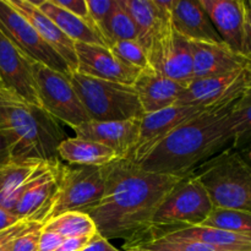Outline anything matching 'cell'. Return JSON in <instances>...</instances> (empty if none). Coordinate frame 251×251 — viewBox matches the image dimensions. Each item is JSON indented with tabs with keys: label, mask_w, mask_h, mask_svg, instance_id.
<instances>
[{
	"label": "cell",
	"mask_w": 251,
	"mask_h": 251,
	"mask_svg": "<svg viewBox=\"0 0 251 251\" xmlns=\"http://www.w3.org/2000/svg\"><path fill=\"white\" fill-rule=\"evenodd\" d=\"M184 176L150 173L126 159L105 166V188L88 213L104 239H135L150 226L167 194Z\"/></svg>",
	"instance_id": "cell-1"
},
{
	"label": "cell",
	"mask_w": 251,
	"mask_h": 251,
	"mask_svg": "<svg viewBox=\"0 0 251 251\" xmlns=\"http://www.w3.org/2000/svg\"><path fill=\"white\" fill-rule=\"evenodd\" d=\"M234 103L206 110L181 124L136 166L150 173L176 176L190 174L228 145L232 147L234 135L230 114Z\"/></svg>",
	"instance_id": "cell-2"
},
{
	"label": "cell",
	"mask_w": 251,
	"mask_h": 251,
	"mask_svg": "<svg viewBox=\"0 0 251 251\" xmlns=\"http://www.w3.org/2000/svg\"><path fill=\"white\" fill-rule=\"evenodd\" d=\"M0 129L10 142L12 163L58 162L59 145L66 139L58 120L38 105L29 104L0 81Z\"/></svg>",
	"instance_id": "cell-3"
},
{
	"label": "cell",
	"mask_w": 251,
	"mask_h": 251,
	"mask_svg": "<svg viewBox=\"0 0 251 251\" xmlns=\"http://www.w3.org/2000/svg\"><path fill=\"white\" fill-rule=\"evenodd\" d=\"M212 210L205 188L191 172L167 194L147 229L135 239L125 242L123 248L127 251L179 229L201 226Z\"/></svg>",
	"instance_id": "cell-4"
},
{
	"label": "cell",
	"mask_w": 251,
	"mask_h": 251,
	"mask_svg": "<svg viewBox=\"0 0 251 251\" xmlns=\"http://www.w3.org/2000/svg\"><path fill=\"white\" fill-rule=\"evenodd\" d=\"M213 207L251 212V171L233 147L223 150L193 171Z\"/></svg>",
	"instance_id": "cell-5"
},
{
	"label": "cell",
	"mask_w": 251,
	"mask_h": 251,
	"mask_svg": "<svg viewBox=\"0 0 251 251\" xmlns=\"http://www.w3.org/2000/svg\"><path fill=\"white\" fill-rule=\"evenodd\" d=\"M69 78L90 120H141L145 115L136 91L132 86L91 77L77 71H74Z\"/></svg>",
	"instance_id": "cell-6"
},
{
	"label": "cell",
	"mask_w": 251,
	"mask_h": 251,
	"mask_svg": "<svg viewBox=\"0 0 251 251\" xmlns=\"http://www.w3.org/2000/svg\"><path fill=\"white\" fill-rule=\"evenodd\" d=\"M105 188V166H65L50 218L65 212L88 213L100 203Z\"/></svg>",
	"instance_id": "cell-7"
},
{
	"label": "cell",
	"mask_w": 251,
	"mask_h": 251,
	"mask_svg": "<svg viewBox=\"0 0 251 251\" xmlns=\"http://www.w3.org/2000/svg\"><path fill=\"white\" fill-rule=\"evenodd\" d=\"M32 69L43 109L73 130L90 120L69 76L36 61Z\"/></svg>",
	"instance_id": "cell-8"
},
{
	"label": "cell",
	"mask_w": 251,
	"mask_h": 251,
	"mask_svg": "<svg viewBox=\"0 0 251 251\" xmlns=\"http://www.w3.org/2000/svg\"><path fill=\"white\" fill-rule=\"evenodd\" d=\"M64 167L65 164L60 161L39 163L27 181L12 213L20 220L44 225L58 199Z\"/></svg>",
	"instance_id": "cell-9"
},
{
	"label": "cell",
	"mask_w": 251,
	"mask_h": 251,
	"mask_svg": "<svg viewBox=\"0 0 251 251\" xmlns=\"http://www.w3.org/2000/svg\"><path fill=\"white\" fill-rule=\"evenodd\" d=\"M0 29L33 61L43 64L65 76L73 74L65 60L43 41L33 26L12 9L6 0H0Z\"/></svg>",
	"instance_id": "cell-10"
},
{
	"label": "cell",
	"mask_w": 251,
	"mask_h": 251,
	"mask_svg": "<svg viewBox=\"0 0 251 251\" xmlns=\"http://www.w3.org/2000/svg\"><path fill=\"white\" fill-rule=\"evenodd\" d=\"M248 87V69L217 77L194 78L184 87L176 105L216 109L234 103Z\"/></svg>",
	"instance_id": "cell-11"
},
{
	"label": "cell",
	"mask_w": 251,
	"mask_h": 251,
	"mask_svg": "<svg viewBox=\"0 0 251 251\" xmlns=\"http://www.w3.org/2000/svg\"><path fill=\"white\" fill-rule=\"evenodd\" d=\"M207 109L188 105H173L159 112L145 114L140 123V132L126 161L137 164L163 141L171 132L184 123L198 117ZM210 110V109H208Z\"/></svg>",
	"instance_id": "cell-12"
},
{
	"label": "cell",
	"mask_w": 251,
	"mask_h": 251,
	"mask_svg": "<svg viewBox=\"0 0 251 251\" xmlns=\"http://www.w3.org/2000/svg\"><path fill=\"white\" fill-rule=\"evenodd\" d=\"M33 63L0 29V81L25 102L42 107L32 69Z\"/></svg>",
	"instance_id": "cell-13"
},
{
	"label": "cell",
	"mask_w": 251,
	"mask_h": 251,
	"mask_svg": "<svg viewBox=\"0 0 251 251\" xmlns=\"http://www.w3.org/2000/svg\"><path fill=\"white\" fill-rule=\"evenodd\" d=\"M151 66L157 73L186 86L194 80V60L190 41L174 29L173 22L162 33Z\"/></svg>",
	"instance_id": "cell-14"
},
{
	"label": "cell",
	"mask_w": 251,
	"mask_h": 251,
	"mask_svg": "<svg viewBox=\"0 0 251 251\" xmlns=\"http://www.w3.org/2000/svg\"><path fill=\"white\" fill-rule=\"evenodd\" d=\"M77 69L76 71L91 77L134 86L141 74L139 69L125 65L108 47L98 44L75 43Z\"/></svg>",
	"instance_id": "cell-15"
},
{
	"label": "cell",
	"mask_w": 251,
	"mask_h": 251,
	"mask_svg": "<svg viewBox=\"0 0 251 251\" xmlns=\"http://www.w3.org/2000/svg\"><path fill=\"white\" fill-rule=\"evenodd\" d=\"M141 120L95 122L88 120L75 127L76 137L98 142L115 152L119 159H126L139 137Z\"/></svg>",
	"instance_id": "cell-16"
},
{
	"label": "cell",
	"mask_w": 251,
	"mask_h": 251,
	"mask_svg": "<svg viewBox=\"0 0 251 251\" xmlns=\"http://www.w3.org/2000/svg\"><path fill=\"white\" fill-rule=\"evenodd\" d=\"M194 60V78L217 77L234 71L244 70L250 61L242 54L230 49L223 42H191Z\"/></svg>",
	"instance_id": "cell-17"
},
{
	"label": "cell",
	"mask_w": 251,
	"mask_h": 251,
	"mask_svg": "<svg viewBox=\"0 0 251 251\" xmlns=\"http://www.w3.org/2000/svg\"><path fill=\"white\" fill-rule=\"evenodd\" d=\"M223 43L243 55L244 0H199Z\"/></svg>",
	"instance_id": "cell-18"
},
{
	"label": "cell",
	"mask_w": 251,
	"mask_h": 251,
	"mask_svg": "<svg viewBox=\"0 0 251 251\" xmlns=\"http://www.w3.org/2000/svg\"><path fill=\"white\" fill-rule=\"evenodd\" d=\"M10 6L16 10L24 19L33 26L37 33L65 60L70 70L77 69V56L75 42L69 38L47 15H44L32 0H6Z\"/></svg>",
	"instance_id": "cell-19"
},
{
	"label": "cell",
	"mask_w": 251,
	"mask_h": 251,
	"mask_svg": "<svg viewBox=\"0 0 251 251\" xmlns=\"http://www.w3.org/2000/svg\"><path fill=\"white\" fill-rule=\"evenodd\" d=\"M132 87L136 91L145 114H151L176 105L185 86L171 80L163 74L146 70L141 71Z\"/></svg>",
	"instance_id": "cell-20"
},
{
	"label": "cell",
	"mask_w": 251,
	"mask_h": 251,
	"mask_svg": "<svg viewBox=\"0 0 251 251\" xmlns=\"http://www.w3.org/2000/svg\"><path fill=\"white\" fill-rule=\"evenodd\" d=\"M174 29L191 42H223L199 0H173Z\"/></svg>",
	"instance_id": "cell-21"
},
{
	"label": "cell",
	"mask_w": 251,
	"mask_h": 251,
	"mask_svg": "<svg viewBox=\"0 0 251 251\" xmlns=\"http://www.w3.org/2000/svg\"><path fill=\"white\" fill-rule=\"evenodd\" d=\"M32 1L75 43L98 44V46L107 47L103 37L85 20L56 6L51 0H39V1L32 0Z\"/></svg>",
	"instance_id": "cell-22"
},
{
	"label": "cell",
	"mask_w": 251,
	"mask_h": 251,
	"mask_svg": "<svg viewBox=\"0 0 251 251\" xmlns=\"http://www.w3.org/2000/svg\"><path fill=\"white\" fill-rule=\"evenodd\" d=\"M59 158L70 166H107L119 157L107 146L81 137H66L58 149Z\"/></svg>",
	"instance_id": "cell-23"
},
{
	"label": "cell",
	"mask_w": 251,
	"mask_h": 251,
	"mask_svg": "<svg viewBox=\"0 0 251 251\" xmlns=\"http://www.w3.org/2000/svg\"><path fill=\"white\" fill-rule=\"evenodd\" d=\"M164 237L203 243L221 251H251V234H239L205 226L184 228Z\"/></svg>",
	"instance_id": "cell-24"
},
{
	"label": "cell",
	"mask_w": 251,
	"mask_h": 251,
	"mask_svg": "<svg viewBox=\"0 0 251 251\" xmlns=\"http://www.w3.org/2000/svg\"><path fill=\"white\" fill-rule=\"evenodd\" d=\"M42 163V162H41ZM39 163H9L0 169V208L14 212L19 199Z\"/></svg>",
	"instance_id": "cell-25"
},
{
	"label": "cell",
	"mask_w": 251,
	"mask_h": 251,
	"mask_svg": "<svg viewBox=\"0 0 251 251\" xmlns=\"http://www.w3.org/2000/svg\"><path fill=\"white\" fill-rule=\"evenodd\" d=\"M43 229L56 233L63 238L93 237L97 228L92 218L86 213L65 212L50 218L43 225Z\"/></svg>",
	"instance_id": "cell-26"
},
{
	"label": "cell",
	"mask_w": 251,
	"mask_h": 251,
	"mask_svg": "<svg viewBox=\"0 0 251 251\" xmlns=\"http://www.w3.org/2000/svg\"><path fill=\"white\" fill-rule=\"evenodd\" d=\"M201 226L239 234H251V212L213 207Z\"/></svg>",
	"instance_id": "cell-27"
},
{
	"label": "cell",
	"mask_w": 251,
	"mask_h": 251,
	"mask_svg": "<svg viewBox=\"0 0 251 251\" xmlns=\"http://www.w3.org/2000/svg\"><path fill=\"white\" fill-rule=\"evenodd\" d=\"M233 149H239L251 142V87L245 88L232 108Z\"/></svg>",
	"instance_id": "cell-28"
},
{
	"label": "cell",
	"mask_w": 251,
	"mask_h": 251,
	"mask_svg": "<svg viewBox=\"0 0 251 251\" xmlns=\"http://www.w3.org/2000/svg\"><path fill=\"white\" fill-rule=\"evenodd\" d=\"M105 43L114 41H135L137 42V28L131 16L120 5L119 0H115L114 9L107 20L104 31Z\"/></svg>",
	"instance_id": "cell-29"
},
{
	"label": "cell",
	"mask_w": 251,
	"mask_h": 251,
	"mask_svg": "<svg viewBox=\"0 0 251 251\" xmlns=\"http://www.w3.org/2000/svg\"><path fill=\"white\" fill-rule=\"evenodd\" d=\"M108 48L120 61L127 66L141 71L153 70L146 50L135 41H114L108 44Z\"/></svg>",
	"instance_id": "cell-30"
},
{
	"label": "cell",
	"mask_w": 251,
	"mask_h": 251,
	"mask_svg": "<svg viewBox=\"0 0 251 251\" xmlns=\"http://www.w3.org/2000/svg\"><path fill=\"white\" fill-rule=\"evenodd\" d=\"M136 248L146 251H221L216 248L210 247V245L203 244V243L168 237H161L150 240V242L144 243Z\"/></svg>",
	"instance_id": "cell-31"
},
{
	"label": "cell",
	"mask_w": 251,
	"mask_h": 251,
	"mask_svg": "<svg viewBox=\"0 0 251 251\" xmlns=\"http://www.w3.org/2000/svg\"><path fill=\"white\" fill-rule=\"evenodd\" d=\"M86 2L90 14V24L104 39L105 25L110 12L114 9L115 0H86Z\"/></svg>",
	"instance_id": "cell-32"
},
{
	"label": "cell",
	"mask_w": 251,
	"mask_h": 251,
	"mask_svg": "<svg viewBox=\"0 0 251 251\" xmlns=\"http://www.w3.org/2000/svg\"><path fill=\"white\" fill-rule=\"evenodd\" d=\"M36 223L38 222H32V221L21 220L14 226L9 227L7 229H4L0 232V251H12V247H14V242L16 240L17 237L33 227Z\"/></svg>",
	"instance_id": "cell-33"
},
{
	"label": "cell",
	"mask_w": 251,
	"mask_h": 251,
	"mask_svg": "<svg viewBox=\"0 0 251 251\" xmlns=\"http://www.w3.org/2000/svg\"><path fill=\"white\" fill-rule=\"evenodd\" d=\"M43 223H36L33 227L22 233L14 242L12 251H37Z\"/></svg>",
	"instance_id": "cell-34"
},
{
	"label": "cell",
	"mask_w": 251,
	"mask_h": 251,
	"mask_svg": "<svg viewBox=\"0 0 251 251\" xmlns=\"http://www.w3.org/2000/svg\"><path fill=\"white\" fill-rule=\"evenodd\" d=\"M56 6L76 15L80 19L85 20L90 24V14H88V7L86 0H51ZM91 25V24H90ZM92 26V25H91Z\"/></svg>",
	"instance_id": "cell-35"
},
{
	"label": "cell",
	"mask_w": 251,
	"mask_h": 251,
	"mask_svg": "<svg viewBox=\"0 0 251 251\" xmlns=\"http://www.w3.org/2000/svg\"><path fill=\"white\" fill-rule=\"evenodd\" d=\"M64 240H65V238H63L61 235L50 232V230L43 229V227H42L41 238H39L38 243V250L37 251H55L60 247Z\"/></svg>",
	"instance_id": "cell-36"
},
{
	"label": "cell",
	"mask_w": 251,
	"mask_h": 251,
	"mask_svg": "<svg viewBox=\"0 0 251 251\" xmlns=\"http://www.w3.org/2000/svg\"><path fill=\"white\" fill-rule=\"evenodd\" d=\"M245 25H244V44H243V55L251 64V0H244Z\"/></svg>",
	"instance_id": "cell-37"
},
{
	"label": "cell",
	"mask_w": 251,
	"mask_h": 251,
	"mask_svg": "<svg viewBox=\"0 0 251 251\" xmlns=\"http://www.w3.org/2000/svg\"><path fill=\"white\" fill-rule=\"evenodd\" d=\"M91 239H92V237L66 238L55 251H82Z\"/></svg>",
	"instance_id": "cell-38"
},
{
	"label": "cell",
	"mask_w": 251,
	"mask_h": 251,
	"mask_svg": "<svg viewBox=\"0 0 251 251\" xmlns=\"http://www.w3.org/2000/svg\"><path fill=\"white\" fill-rule=\"evenodd\" d=\"M82 251H120L117 248L113 247L109 240L104 239L100 234H95L87 245L83 248Z\"/></svg>",
	"instance_id": "cell-39"
},
{
	"label": "cell",
	"mask_w": 251,
	"mask_h": 251,
	"mask_svg": "<svg viewBox=\"0 0 251 251\" xmlns=\"http://www.w3.org/2000/svg\"><path fill=\"white\" fill-rule=\"evenodd\" d=\"M11 163V153H10V142L6 134L0 129V169Z\"/></svg>",
	"instance_id": "cell-40"
},
{
	"label": "cell",
	"mask_w": 251,
	"mask_h": 251,
	"mask_svg": "<svg viewBox=\"0 0 251 251\" xmlns=\"http://www.w3.org/2000/svg\"><path fill=\"white\" fill-rule=\"evenodd\" d=\"M19 221L21 220L17 216H15L12 212H9V211H5L0 208V232L4 229H7V228L14 226Z\"/></svg>",
	"instance_id": "cell-41"
},
{
	"label": "cell",
	"mask_w": 251,
	"mask_h": 251,
	"mask_svg": "<svg viewBox=\"0 0 251 251\" xmlns=\"http://www.w3.org/2000/svg\"><path fill=\"white\" fill-rule=\"evenodd\" d=\"M235 150H237L238 153H239L240 157L243 158V161L245 162V164L249 167L250 171H251V142L244 145V146L239 147V149H235Z\"/></svg>",
	"instance_id": "cell-42"
},
{
	"label": "cell",
	"mask_w": 251,
	"mask_h": 251,
	"mask_svg": "<svg viewBox=\"0 0 251 251\" xmlns=\"http://www.w3.org/2000/svg\"><path fill=\"white\" fill-rule=\"evenodd\" d=\"M248 87H251V64L248 68Z\"/></svg>",
	"instance_id": "cell-43"
},
{
	"label": "cell",
	"mask_w": 251,
	"mask_h": 251,
	"mask_svg": "<svg viewBox=\"0 0 251 251\" xmlns=\"http://www.w3.org/2000/svg\"><path fill=\"white\" fill-rule=\"evenodd\" d=\"M127 251H146V250L139 249V248H134V249H130V250H127Z\"/></svg>",
	"instance_id": "cell-44"
},
{
	"label": "cell",
	"mask_w": 251,
	"mask_h": 251,
	"mask_svg": "<svg viewBox=\"0 0 251 251\" xmlns=\"http://www.w3.org/2000/svg\"><path fill=\"white\" fill-rule=\"evenodd\" d=\"M0 124H1V118H0Z\"/></svg>",
	"instance_id": "cell-45"
}]
</instances>
